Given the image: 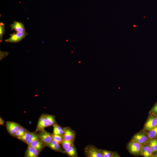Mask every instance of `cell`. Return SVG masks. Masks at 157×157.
I'll return each instance as SVG.
<instances>
[{"instance_id": "4316f807", "label": "cell", "mask_w": 157, "mask_h": 157, "mask_svg": "<svg viewBox=\"0 0 157 157\" xmlns=\"http://www.w3.org/2000/svg\"><path fill=\"white\" fill-rule=\"evenodd\" d=\"M151 113L153 115H157V103L154 106L151 110Z\"/></svg>"}, {"instance_id": "7a4b0ae2", "label": "cell", "mask_w": 157, "mask_h": 157, "mask_svg": "<svg viewBox=\"0 0 157 157\" xmlns=\"http://www.w3.org/2000/svg\"><path fill=\"white\" fill-rule=\"evenodd\" d=\"M84 153L87 157H102L100 149L93 145H88L85 147Z\"/></svg>"}, {"instance_id": "cb8c5ba5", "label": "cell", "mask_w": 157, "mask_h": 157, "mask_svg": "<svg viewBox=\"0 0 157 157\" xmlns=\"http://www.w3.org/2000/svg\"><path fill=\"white\" fill-rule=\"evenodd\" d=\"M30 133V132L27 131L23 135L17 138L26 143L29 138Z\"/></svg>"}, {"instance_id": "52a82bcc", "label": "cell", "mask_w": 157, "mask_h": 157, "mask_svg": "<svg viewBox=\"0 0 157 157\" xmlns=\"http://www.w3.org/2000/svg\"><path fill=\"white\" fill-rule=\"evenodd\" d=\"M148 135L143 133H139L135 135L132 140L143 145H145L148 142Z\"/></svg>"}, {"instance_id": "9a60e30c", "label": "cell", "mask_w": 157, "mask_h": 157, "mask_svg": "<svg viewBox=\"0 0 157 157\" xmlns=\"http://www.w3.org/2000/svg\"><path fill=\"white\" fill-rule=\"evenodd\" d=\"M153 152L149 146L146 145L143 146L141 155L145 157H149L152 155Z\"/></svg>"}, {"instance_id": "7402d4cb", "label": "cell", "mask_w": 157, "mask_h": 157, "mask_svg": "<svg viewBox=\"0 0 157 157\" xmlns=\"http://www.w3.org/2000/svg\"><path fill=\"white\" fill-rule=\"evenodd\" d=\"M27 131L24 127L21 126L19 130L16 132L14 137L18 138L23 135Z\"/></svg>"}, {"instance_id": "277c9868", "label": "cell", "mask_w": 157, "mask_h": 157, "mask_svg": "<svg viewBox=\"0 0 157 157\" xmlns=\"http://www.w3.org/2000/svg\"><path fill=\"white\" fill-rule=\"evenodd\" d=\"M21 126L19 124L16 122L8 121L6 122V127L8 132L14 137Z\"/></svg>"}, {"instance_id": "83f0119b", "label": "cell", "mask_w": 157, "mask_h": 157, "mask_svg": "<svg viewBox=\"0 0 157 157\" xmlns=\"http://www.w3.org/2000/svg\"><path fill=\"white\" fill-rule=\"evenodd\" d=\"M4 123V121L0 117V125H3Z\"/></svg>"}, {"instance_id": "6da1fadb", "label": "cell", "mask_w": 157, "mask_h": 157, "mask_svg": "<svg viewBox=\"0 0 157 157\" xmlns=\"http://www.w3.org/2000/svg\"><path fill=\"white\" fill-rule=\"evenodd\" d=\"M143 145L132 140L128 144V149L130 153L135 155H139L141 152Z\"/></svg>"}, {"instance_id": "f1b7e54d", "label": "cell", "mask_w": 157, "mask_h": 157, "mask_svg": "<svg viewBox=\"0 0 157 157\" xmlns=\"http://www.w3.org/2000/svg\"><path fill=\"white\" fill-rule=\"evenodd\" d=\"M155 150L156 152L157 151V140H156L155 144Z\"/></svg>"}, {"instance_id": "d6986e66", "label": "cell", "mask_w": 157, "mask_h": 157, "mask_svg": "<svg viewBox=\"0 0 157 157\" xmlns=\"http://www.w3.org/2000/svg\"><path fill=\"white\" fill-rule=\"evenodd\" d=\"M74 141L68 140H64L61 142L60 144L62 145L63 149H66L70 146L74 144Z\"/></svg>"}, {"instance_id": "9c48e42d", "label": "cell", "mask_w": 157, "mask_h": 157, "mask_svg": "<svg viewBox=\"0 0 157 157\" xmlns=\"http://www.w3.org/2000/svg\"><path fill=\"white\" fill-rule=\"evenodd\" d=\"M48 126H49L44 115H42L38 119L36 132H39L44 130V128Z\"/></svg>"}, {"instance_id": "3957f363", "label": "cell", "mask_w": 157, "mask_h": 157, "mask_svg": "<svg viewBox=\"0 0 157 157\" xmlns=\"http://www.w3.org/2000/svg\"><path fill=\"white\" fill-rule=\"evenodd\" d=\"M28 33L26 32H24L13 33V34H10V37L5 40L7 42L16 43H18L24 38Z\"/></svg>"}, {"instance_id": "603a6c76", "label": "cell", "mask_w": 157, "mask_h": 157, "mask_svg": "<svg viewBox=\"0 0 157 157\" xmlns=\"http://www.w3.org/2000/svg\"><path fill=\"white\" fill-rule=\"evenodd\" d=\"M52 139L55 140L59 144H60L64 140L63 135H58L52 134Z\"/></svg>"}, {"instance_id": "d4e9b609", "label": "cell", "mask_w": 157, "mask_h": 157, "mask_svg": "<svg viewBox=\"0 0 157 157\" xmlns=\"http://www.w3.org/2000/svg\"><path fill=\"white\" fill-rule=\"evenodd\" d=\"M4 23L1 22L0 23V41L1 42L2 40L3 37L5 34V31Z\"/></svg>"}, {"instance_id": "30bf717a", "label": "cell", "mask_w": 157, "mask_h": 157, "mask_svg": "<svg viewBox=\"0 0 157 157\" xmlns=\"http://www.w3.org/2000/svg\"><path fill=\"white\" fill-rule=\"evenodd\" d=\"M11 30H14L18 32H25V29L24 24L20 22L14 21L13 24H10Z\"/></svg>"}, {"instance_id": "8992f818", "label": "cell", "mask_w": 157, "mask_h": 157, "mask_svg": "<svg viewBox=\"0 0 157 157\" xmlns=\"http://www.w3.org/2000/svg\"><path fill=\"white\" fill-rule=\"evenodd\" d=\"M39 132L38 135L46 146L51 142L52 140V134L47 132L44 129Z\"/></svg>"}, {"instance_id": "ffe728a7", "label": "cell", "mask_w": 157, "mask_h": 157, "mask_svg": "<svg viewBox=\"0 0 157 157\" xmlns=\"http://www.w3.org/2000/svg\"><path fill=\"white\" fill-rule=\"evenodd\" d=\"M149 131L147 134L149 139H153L157 137V126Z\"/></svg>"}, {"instance_id": "4fadbf2b", "label": "cell", "mask_w": 157, "mask_h": 157, "mask_svg": "<svg viewBox=\"0 0 157 157\" xmlns=\"http://www.w3.org/2000/svg\"><path fill=\"white\" fill-rule=\"evenodd\" d=\"M36 149L39 152L45 147V145L40 139L32 142L30 145Z\"/></svg>"}, {"instance_id": "e0dca14e", "label": "cell", "mask_w": 157, "mask_h": 157, "mask_svg": "<svg viewBox=\"0 0 157 157\" xmlns=\"http://www.w3.org/2000/svg\"><path fill=\"white\" fill-rule=\"evenodd\" d=\"M53 134L58 135H63L64 133V128H62L56 124L53 125Z\"/></svg>"}, {"instance_id": "ba28073f", "label": "cell", "mask_w": 157, "mask_h": 157, "mask_svg": "<svg viewBox=\"0 0 157 157\" xmlns=\"http://www.w3.org/2000/svg\"><path fill=\"white\" fill-rule=\"evenodd\" d=\"M64 140L74 141L76 137L75 131L69 127L64 128Z\"/></svg>"}, {"instance_id": "ac0fdd59", "label": "cell", "mask_w": 157, "mask_h": 157, "mask_svg": "<svg viewBox=\"0 0 157 157\" xmlns=\"http://www.w3.org/2000/svg\"><path fill=\"white\" fill-rule=\"evenodd\" d=\"M40 139L38 134L35 133L31 132L29 138L26 143L28 145L33 141Z\"/></svg>"}, {"instance_id": "7c38bea8", "label": "cell", "mask_w": 157, "mask_h": 157, "mask_svg": "<svg viewBox=\"0 0 157 157\" xmlns=\"http://www.w3.org/2000/svg\"><path fill=\"white\" fill-rule=\"evenodd\" d=\"M59 144L56 141L52 139L51 142L47 144L46 146L55 151L65 153V151L63 150Z\"/></svg>"}, {"instance_id": "484cf974", "label": "cell", "mask_w": 157, "mask_h": 157, "mask_svg": "<svg viewBox=\"0 0 157 157\" xmlns=\"http://www.w3.org/2000/svg\"><path fill=\"white\" fill-rule=\"evenodd\" d=\"M149 141V147L153 152H156L155 150V139H151Z\"/></svg>"}, {"instance_id": "2e32d148", "label": "cell", "mask_w": 157, "mask_h": 157, "mask_svg": "<svg viewBox=\"0 0 157 157\" xmlns=\"http://www.w3.org/2000/svg\"><path fill=\"white\" fill-rule=\"evenodd\" d=\"M49 126H53L56 124L55 116L52 115L44 114Z\"/></svg>"}, {"instance_id": "5b68a950", "label": "cell", "mask_w": 157, "mask_h": 157, "mask_svg": "<svg viewBox=\"0 0 157 157\" xmlns=\"http://www.w3.org/2000/svg\"><path fill=\"white\" fill-rule=\"evenodd\" d=\"M157 126V117L155 115L149 116L144 127L145 130L149 131Z\"/></svg>"}, {"instance_id": "44dd1931", "label": "cell", "mask_w": 157, "mask_h": 157, "mask_svg": "<svg viewBox=\"0 0 157 157\" xmlns=\"http://www.w3.org/2000/svg\"><path fill=\"white\" fill-rule=\"evenodd\" d=\"M102 157H112L114 156V154L113 152L104 149H100Z\"/></svg>"}, {"instance_id": "5bb4252c", "label": "cell", "mask_w": 157, "mask_h": 157, "mask_svg": "<svg viewBox=\"0 0 157 157\" xmlns=\"http://www.w3.org/2000/svg\"><path fill=\"white\" fill-rule=\"evenodd\" d=\"M64 151L65 153L70 157L78 156L76 149L74 144L70 146Z\"/></svg>"}, {"instance_id": "8fae6325", "label": "cell", "mask_w": 157, "mask_h": 157, "mask_svg": "<svg viewBox=\"0 0 157 157\" xmlns=\"http://www.w3.org/2000/svg\"><path fill=\"white\" fill-rule=\"evenodd\" d=\"M39 152L35 148L28 145L25 152L26 157H37L38 156Z\"/></svg>"}, {"instance_id": "f546056e", "label": "cell", "mask_w": 157, "mask_h": 157, "mask_svg": "<svg viewBox=\"0 0 157 157\" xmlns=\"http://www.w3.org/2000/svg\"><path fill=\"white\" fill-rule=\"evenodd\" d=\"M133 26H134V27H135L136 26L135 25H133Z\"/></svg>"}]
</instances>
